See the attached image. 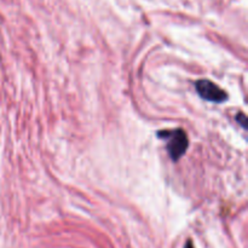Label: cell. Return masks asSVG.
I'll return each instance as SVG.
<instances>
[{
    "mask_svg": "<svg viewBox=\"0 0 248 248\" xmlns=\"http://www.w3.org/2000/svg\"><path fill=\"white\" fill-rule=\"evenodd\" d=\"M159 137L167 140V152L173 161H178L189 147L186 133L182 128L173 131H162L159 132Z\"/></svg>",
    "mask_w": 248,
    "mask_h": 248,
    "instance_id": "1",
    "label": "cell"
},
{
    "mask_svg": "<svg viewBox=\"0 0 248 248\" xmlns=\"http://www.w3.org/2000/svg\"><path fill=\"white\" fill-rule=\"evenodd\" d=\"M196 91L201 98L215 103H222L228 99L227 92L210 80L202 79L196 81Z\"/></svg>",
    "mask_w": 248,
    "mask_h": 248,
    "instance_id": "2",
    "label": "cell"
},
{
    "mask_svg": "<svg viewBox=\"0 0 248 248\" xmlns=\"http://www.w3.org/2000/svg\"><path fill=\"white\" fill-rule=\"evenodd\" d=\"M236 120L237 123H239V125H241L242 127L246 128L247 127V120H246V115H245L244 113H240L237 114L236 116Z\"/></svg>",
    "mask_w": 248,
    "mask_h": 248,
    "instance_id": "3",
    "label": "cell"
},
{
    "mask_svg": "<svg viewBox=\"0 0 248 248\" xmlns=\"http://www.w3.org/2000/svg\"><path fill=\"white\" fill-rule=\"evenodd\" d=\"M186 248H194V247H193V242H191L190 240H189V241L186 242Z\"/></svg>",
    "mask_w": 248,
    "mask_h": 248,
    "instance_id": "4",
    "label": "cell"
}]
</instances>
